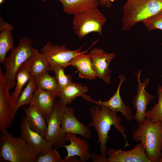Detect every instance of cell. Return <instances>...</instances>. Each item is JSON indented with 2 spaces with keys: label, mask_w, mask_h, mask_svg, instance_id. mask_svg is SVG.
I'll return each mask as SVG.
<instances>
[{
  "label": "cell",
  "mask_w": 162,
  "mask_h": 162,
  "mask_svg": "<svg viewBox=\"0 0 162 162\" xmlns=\"http://www.w3.org/2000/svg\"><path fill=\"white\" fill-rule=\"evenodd\" d=\"M89 112L92 121L88 126L93 127L97 133L101 155L106 157L107 150L106 144L110 139L108 133L112 125L122 134L126 141V146H129L125 134V128L121 124L122 120L117 112L105 106L95 104L90 108Z\"/></svg>",
  "instance_id": "1"
},
{
  "label": "cell",
  "mask_w": 162,
  "mask_h": 162,
  "mask_svg": "<svg viewBox=\"0 0 162 162\" xmlns=\"http://www.w3.org/2000/svg\"><path fill=\"white\" fill-rule=\"evenodd\" d=\"M65 68L61 65L54 66L52 71L55 73L54 76L57 82L59 92L60 90L72 82V75L65 74L64 69Z\"/></svg>",
  "instance_id": "28"
},
{
  "label": "cell",
  "mask_w": 162,
  "mask_h": 162,
  "mask_svg": "<svg viewBox=\"0 0 162 162\" xmlns=\"http://www.w3.org/2000/svg\"><path fill=\"white\" fill-rule=\"evenodd\" d=\"M92 68L96 77L107 84H110L111 70L109 65L115 57L114 52L107 53L103 49L94 48L88 53Z\"/></svg>",
  "instance_id": "12"
},
{
  "label": "cell",
  "mask_w": 162,
  "mask_h": 162,
  "mask_svg": "<svg viewBox=\"0 0 162 162\" xmlns=\"http://www.w3.org/2000/svg\"><path fill=\"white\" fill-rule=\"evenodd\" d=\"M90 158L93 162H107L106 158L100 154H91Z\"/></svg>",
  "instance_id": "32"
},
{
  "label": "cell",
  "mask_w": 162,
  "mask_h": 162,
  "mask_svg": "<svg viewBox=\"0 0 162 162\" xmlns=\"http://www.w3.org/2000/svg\"><path fill=\"white\" fill-rule=\"evenodd\" d=\"M39 154L20 136L7 130L0 135V161L36 162Z\"/></svg>",
  "instance_id": "3"
},
{
  "label": "cell",
  "mask_w": 162,
  "mask_h": 162,
  "mask_svg": "<svg viewBox=\"0 0 162 162\" xmlns=\"http://www.w3.org/2000/svg\"><path fill=\"white\" fill-rule=\"evenodd\" d=\"M136 142H140L150 162H159L162 156V122H151L146 118L132 133Z\"/></svg>",
  "instance_id": "2"
},
{
  "label": "cell",
  "mask_w": 162,
  "mask_h": 162,
  "mask_svg": "<svg viewBox=\"0 0 162 162\" xmlns=\"http://www.w3.org/2000/svg\"><path fill=\"white\" fill-rule=\"evenodd\" d=\"M97 41H94L88 49L76 56L69 63V66H73L77 68L79 78L92 80L97 77L92 68L89 55L86 53Z\"/></svg>",
  "instance_id": "18"
},
{
  "label": "cell",
  "mask_w": 162,
  "mask_h": 162,
  "mask_svg": "<svg viewBox=\"0 0 162 162\" xmlns=\"http://www.w3.org/2000/svg\"><path fill=\"white\" fill-rule=\"evenodd\" d=\"M66 137L70 143L63 146L66 149L67 154L62 162H65L69 158L74 156L79 157L80 162L87 161L90 158L91 153L89 152V143L86 139L69 133L66 134Z\"/></svg>",
  "instance_id": "16"
},
{
  "label": "cell",
  "mask_w": 162,
  "mask_h": 162,
  "mask_svg": "<svg viewBox=\"0 0 162 162\" xmlns=\"http://www.w3.org/2000/svg\"><path fill=\"white\" fill-rule=\"evenodd\" d=\"M142 22L149 31L157 29L162 31V10Z\"/></svg>",
  "instance_id": "29"
},
{
  "label": "cell",
  "mask_w": 162,
  "mask_h": 162,
  "mask_svg": "<svg viewBox=\"0 0 162 162\" xmlns=\"http://www.w3.org/2000/svg\"><path fill=\"white\" fill-rule=\"evenodd\" d=\"M106 18L98 8L74 15L73 29L78 38L82 39L88 34L96 32L103 35V27Z\"/></svg>",
  "instance_id": "6"
},
{
  "label": "cell",
  "mask_w": 162,
  "mask_h": 162,
  "mask_svg": "<svg viewBox=\"0 0 162 162\" xmlns=\"http://www.w3.org/2000/svg\"><path fill=\"white\" fill-rule=\"evenodd\" d=\"M14 30L13 26L5 22L3 19L1 15L0 16V31L7 30L10 32Z\"/></svg>",
  "instance_id": "31"
},
{
  "label": "cell",
  "mask_w": 162,
  "mask_h": 162,
  "mask_svg": "<svg viewBox=\"0 0 162 162\" xmlns=\"http://www.w3.org/2000/svg\"><path fill=\"white\" fill-rule=\"evenodd\" d=\"M161 88H162V86L161 85Z\"/></svg>",
  "instance_id": "37"
},
{
  "label": "cell",
  "mask_w": 162,
  "mask_h": 162,
  "mask_svg": "<svg viewBox=\"0 0 162 162\" xmlns=\"http://www.w3.org/2000/svg\"><path fill=\"white\" fill-rule=\"evenodd\" d=\"M33 61L32 57L24 63L18 71L16 77V87L11 97L14 106L25 84L33 76L31 71Z\"/></svg>",
  "instance_id": "20"
},
{
  "label": "cell",
  "mask_w": 162,
  "mask_h": 162,
  "mask_svg": "<svg viewBox=\"0 0 162 162\" xmlns=\"http://www.w3.org/2000/svg\"><path fill=\"white\" fill-rule=\"evenodd\" d=\"M11 32L3 30L0 34V63L2 64L8 52L15 47Z\"/></svg>",
  "instance_id": "26"
},
{
  "label": "cell",
  "mask_w": 162,
  "mask_h": 162,
  "mask_svg": "<svg viewBox=\"0 0 162 162\" xmlns=\"http://www.w3.org/2000/svg\"><path fill=\"white\" fill-rule=\"evenodd\" d=\"M9 89L7 86L4 74L0 67V130L1 133L5 131L11 125L15 118V106Z\"/></svg>",
  "instance_id": "9"
},
{
  "label": "cell",
  "mask_w": 162,
  "mask_h": 162,
  "mask_svg": "<svg viewBox=\"0 0 162 162\" xmlns=\"http://www.w3.org/2000/svg\"><path fill=\"white\" fill-rule=\"evenodd\" d=\"M62 4L63 11L68 14L77 13L98 8L99 0H58Z\"/></svg>",
  "instance_id": "21"
},
{
  "label": "cell",
  "mask_w": 162,
  "mask_h": 162,
  "mask_svg": "<svg viewBox=\"0 0 162 162\" xmlns=\"http://www.w3.org/2000/svg\"><path fill=\"white\" fill-rule=\"evenodd\" d=\"M66 106L59 98L56 99L51 113L46 119L47 128L45 138L53 148H56L63 147L68 141L66 137V134L62 131L61 128Z\"/></svg>",
  "instance_id": "7"
},
{
  "label": "cell",
  "mask_w": 162,
  "mask_h": 162,
  "mask_svg": "<svg viewBox=\"0 0 162 162\" xmlns=\"http://www.w3.org/2000/svg\"><path fill=\"white\" fill-rule=\"evenodd\" d=\"M83 46L78 49L72 50L66 47L64 44L58 45L47 41L41 49L40 52L45 57L52 71L53 67L57 65L65 68L69 66L72 59L81 53Z\"/></svg>",
  "instance_id": "8"
},
{
  "label": "cell",
  "mask_w": 162,
  "mask_h": 162,
  "mask_svg": "<svg viewBox=\"0 0 162 162\" xmlns=\"http://www.w3.org/2000/svg\"><path fill=\"white\" fill-rule=\"evenodd\" d=\"M4 0H0V3L2 4L4 1Z\"/></svg>",
  "instance_id": "34"
},
{
  "label": "cell",
  "mask_w": 162,
  "mask_h": 162,
  "mask_svg": "<svg viewBox=\"0 0 162 162\" xmlns=\"http://www.w3.org/2000/svg\"><path fill=\"white\" fill-rule=\"evenodd\" d=\"M127 0V1H128V0Z\"/></svg>",
  "instance_id": "38"
},
{
  "label": "cell",
  "mask_w": 162,
  "mask_h": 162,
  "mask_svg": "<svg viewBox=\"0 0 162 162\" xmlns=\"http://www.w3.org/2000/svg\"><path fill=\"white\" fill-rule=\"evenodd\" d=\"M141 71L139 70L137 75V93L132 99V104L136 112L133 119L138 125L142 124L146 120L145 114L148 105L155 98V96L148 93L145 90L146 87L149 82L148 77L141 82L140 76Z\"/></svg>",
  "instance_id": "11"
},
{
  "label": "cell",
  "mask_w": 162,
  "mask_h": 162,
  "mask_svg": "<svg viewBox=\"0 0 162 162\" xmlns=\"http://www.w3.org/2000/svg\"><path fill=\"white\" fill-rule=\"evenodd\" d=\"M56 149L53 148L44 154L38 155L36 162H62L63 159Z\"/></svg>",
  "instance_id": "30"
},
{
  "label": "cell",
  "mask_w": 162,
  "mask_h": 162,
  "mask_svg": "<svg viewBox=\"0 0 162 162\" xmlns=\"http://www.w3.org/2000/svg\"><path fill=\"white\" fill-rule=\"evenodd\" d=\"M42 0L43 2H46L47 1V0Z\"/></svg>",
  "instance_id": "36"
},
{
  "label": "cell",
  "mask_w": 162,
  "mask_h": 162,
  "mask_svg": "<svg viewBox=\"0 0 162 162\" xmlns=\"http://www.w3.org/2000/svg\"><path fill=\"white\" fill-rule=\"evenodd\" d=\"M34 76L37 88L50 92L58 97L59 91L54 76L46 73Z\"/></svg>",
  "instance_id": "24"
},
{
  "label": "cell",
  "mask_w": 162,
  "mask_h": 162,
  "mask_svg": "<svg viewBox=\"0 0 162 162\" xmlns=\"http://www.w3.org/2000/svg\"><path fill=\"white\" fill-rule=\"evenodd\" d=\"M88 89L87 86L80 83L71 82L60 91L58 97L61 101L67 105L71 104L77 97L85 94Z\"/></svg>",
  "instance_id": "22"
},
{
  "label": "cell",
  "mask_w": 162,
  "mask_h": 162,
  "mask_svg": "<svg viewBox=\"0 0 162 162\" xmlns=\"http://www.w3.org/2000/svg\"><path fill=\"white\" fill-rule=\"evenodd\" d=\"M119 81L117 88L109 100L105 101H97L93 99L90 96L85 94L82 96L85 100L99 106H105L112 111L120 112L128 121L133 119L132 116V110L130 106L125 104L123 102L120 94L121 87L123 82L127 79L123 74L118 76Z\"/></svg>",
  "instance_id": "10"
},
{
  "label": "cell",
  "mask_w": 162,
  "mask_h": 162,
  "mask_svg": "<svg viewBox=\"0 0 162 162\" xmlns=\"http://www.w3.org/2000/svg\"><path fill=\"white\" fill-rule=\"evenodd\" d=\"M57 98L50 92L37 88L29 104L36 106L46 120L50 115Z\"/></svg>",
  "instance_id": "17"
},
{
  "label": "cell",
  "mask_w": 162,
  "mask_h": 162,
  "mask_svg": "<svg viewBox=\"0 0 162 162\" xmlns=\"http://www.w3.org/2000/svg\"><path fill=\"white\" fill-rule=\"evenodd\" d=\"M20 136L38 152V155L44 154L53 148L44 137L30 127L25 117L22 119L20 123Z\"/></svg>",
  "instance_id": "14"
},
{
  "label": "cell",
  "mask_w": 162,
  "mask_h": 162,
  "mask_svg": "<svg viewBox=\"0 0 162 162\" xmlns=\"http://www.w3.org/2000/svg\"><path fill=\"white\" fill-rule=\"evenodd\" d=\"M61 128L62 131L65 134L79 135L86 139L89 138L91 135V131L89 127L86 126L77 119L72 107L66 106Z\"/></svg>",
  "instance_id": "15"
},
{
  "label": "cell",
  "mask_w": 162,
  "mask_h": 162,
  "mask_svg": "<svg viewBox=\"0 0 162 162\" xmlns=\"http://www.w3.org/2000/svg\"><path fill=\"white\" fill-rule=\"evenodd\" d=\"M107 162H150L140 142L129 151L110 148L107 149Z\"/></svg>",
  "instance_id": "13"
},
{
  "label": "cell",
  "mask_w": 162,
  "mask_h": 162,
  "mask_svg": "<svg viewBox=\"0 0 162 162\" xmlns=\"http://www.w3.org/2000/svg\"><path fill=\"white\" fill-rule=\"evenodd\" d=\"M159 162H162V156L161 158H160V160Z\"/></svg>",
  "instance_id": "35"
},
{
  "label": "cell",
  "mask_w": 162,
  "mask_h": 162,
  "mask_svg": "<svg viewBox=\"0 0 162 162\" xmlns=\"http://www.w3.org/2000/svg\"><path fill=\"white\" fill-rule=\"evenodd\" d=\"M25 117L30 127L45 137L47 123L44 115L35 106L30 105L23 107Z\"/></svg>",
  "instance_id": "19"
},
{
  "label": "cell",
  "mask_w": 162,
  "mask_h": 162,
  "mask_svg": "<svg viewBox=\"0 0 162 162\" xmlns=\"http://www.w3.org/2000/svg\"><path fill=\"white\" fill-rule=\"evenodd\" d=\"M37 88L35 77L32 76L23 90L14 108V113L16 114L21 106L30 102L34 92Z\"/></svg>",
  "instance_id": "25"
},
{
  "label": "cell",
  "mask_w": 162,
  "mask_h": 162,
  "mask_svg": "<svg viewBox=\"0 0 162 162\" xmlns=\"http://www.w3.org/2000/svg\"><path fill=\"white\" fill-rule=\"evenodd\" d=\"M162 10V0H128L123 8L122 29H131L138 23Z\"/></svg>",
  "instance_id": "4"
},
{
  "label": "cell",
  "mask_w": 162,
  "mask_h": 162,
  "mask_svg": "<svg viewBox=\"0 0 162 162\" xmlns=\"http://www.w3.org/2000/svg\"><path fill=\"white\" fill-rule=\"evenodd\" d=\"M157 92L158 95V102L150 110H146L145 114V118L152 122H162V89L161 85L158 86Z\"/></svg>",
  "instance_id": "27"
},
{
  "label": "cell",
  "mask_w": 162,
  "mask_h": 162,
  "mask_svg": "<svg viewBox=\"0 0 162 162\" xmlns=\"http://www.w3.org/2000/svg\"><path fill=\"white\" fill-rule=\"evenodd\" d=\"M33 43V40L28 38H21L17 46L5 58L3 63L6 70L4 80L9 90L16 86V75L19 68L32 57Z\"/></svg>",
  "instance_id": "5"
},
{
  "label": "cell",
  "mask_w": 162,
  "mask_h": 162,
  "mask_svg": "<svg viewBox=\"0 0 162 162\" xmlns=\"http://www.w3.org/2000/svg\"><path fill=\"white\" fill-rule=\"evenodd\" d=\"M113 0H99V4L102 7L107 8L110 7L112 2Z\"/></svg>",
  "instance_id": "33"
},
{
  "label": "cell",
  "mask_w": 162,
  "mask_h": 162,
  "mask_svg": "<svg viewBox=\"0 0 162 162\" xmlns=\"http://www.w3.org/2000/svg\"><path fill=\"white\" fill-rule=\"evenodd\" d=\"M32 57L31 71L33 76L48 73L50 71L49 63L45 56L38 50L33 47Z\"/></svg>",
  "instance_id": "23"
}]
</instances>
